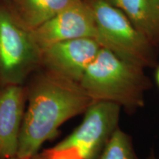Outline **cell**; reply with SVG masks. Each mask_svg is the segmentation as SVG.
I'll return each mask as SVG.
<instances>
[{"mask_svg":"<svg viewBox=\"0 0 159 159\" xmlns=\"http://www.w3.org/2000/svg\"><path fill=\"white\" fill-rule=\"evenodd\" d=\"M31 33L41 52L60 41L80 38L97 40V38L92 10L82 0L31 30Z\"/></svg>","mask_w":159,"mask_h":159,"instance_id":"6","label":"cell"},{"mask_svg":"<svg viewBox=\"0 0 159 159\" xmlns=\"http://www.w3.org/2000/svg\"><path fill=\"white\" fill-rule=\"evenodd\" d=\"M41 60V50L31 30L0 9V81L21 85Z\"/></svg>","mask_w":159,"mask_h":159,"instance_id":"5","label":"cell"},{"mask_svg":"<svg viewBox=\"0 0 159 159\" xmlns=\"http://www.w3.org/2000/svg\"><path fill=\"white\" fill-rule=\"evenodd\" d=\"M79 83L94 102L114 103L128 114L144 106L145 95L152 87L144 69L104 47L85 69Z\"/></svg>","mask_w":159,"mask_h":159,"instance_id":"2","label":"cell"},{"mask_svg":"<svg viewBox=\"0 0 159 159\" xmlns=\"http://www.w3.org/2000/svg\"><path fill=\"white\" fill-rule=\"evenodd\" d=\"M11 159H22V158H19V157H14V158H11Z\"/></svg>","mask_w":159,"mask_h":159,"instance_id":"14","label":"cell"},{"mask_svg":"<svg viewBox=\"0 0 159 159\" xmlns=\"http://www.w3.org/2000/svg\"><path fill=\"white\" fill-rule=\"evenodd\" d=\"M122 11L136 28L159 48V0H108Z\"/></svg>","mask_w":159,"mask_h":159,"instance_id":"9","label":"cell"},{"mask_svg":"<svg viewBox=\"0 0 159 159\" xmlns=\"http://www.w3.org/2000/svg\"><path fill=\"white\" fill-rule=\"evenodd\" d=\"M25 95L21 85H5L0 89V159L17 156Z\"/></svg>","mask_w":159,"mask_h":159,"instance_id":"8","label":"cell"},{"mask_svg":"<svg viewBox=\"0 0 159 159\" xmlns=\"http://www.w3.org/2000/svg\"><path fill=\"white\" fill-rule=\"evenodd\" d=\"M101 47L91 38L66 40L42 49L41 60L47 71L79 83Z\"/></svg>","mask_w":159,"mask_h":159,"instance_id":"7","label":"cell"},{"mask_svg":"<svg viewBox=\"0 0 159 159\" xmlns=\"http://www.w3.org/2000/svg\"><path fill=\"white\" fill-rule=\"evenodd\" d=\"M98 159H139L132 138L118 127L105 144Z\"/></svg>","mask_w":159,"mask_h":159,"instance_id":"11","label":"cell"},{"mask_svg":"<svg viewBox=\"0 0 159 159\" xmlns=\"http://www.w3.org/2000/svg\"><path fill=\"white\" fill-rule=\"evenodd\" d=\"M148 159H156V157H155V155H154V152L153 151H152V152H151L150 156H149Z\"/></svg>","mask_w":159,"mask_h":159,"instance_id":"13","label":"cell"},{"mask_svg":"<svg viewBox=\"0 0 159 159\" xmlns=\"http://www.w3.org/2000/svg\"><path fill=\"white\" fill-rule=\"evenodd\" d=\"M31 159H39V158H38V157L36 156H34V157H33V158H32Z\"/></svg>","mask_w":159,"mask_h":159,"instance_id":"15","label":"cell"},{"mask_svg":"<svg viewBox=\"0 0 159 159\" xmlns=\"http://www.w3.org/2000/svg\"><path fill=\"white\" fill-rule=\"evenodd\" d=\"M156 82L158 85V88H159V66H158V68L156 69Z\"/></svg>","mask_w":159,"mask_h":159,"instance_id":"12","label":"cell"},{"mask_svg":"<svg viewBox=\"0 0 159 159\" xmlns=\"http://www.w3.org/2000/svg\"><path fill=\"white\" fill-rule=\"evenodd\" d=\"M81 0H15L21 24L30 30L43 25Z\"/></svg>","mask_w":159,"mask_h":159,"instance_id":"10","label":"cell"},{"mask_svg":"<svg viewBox=\"0 0 159 159\" xmlns=\"http://www.w3.org/2000/svg\"><path fill=\"white\" fill-rule=\"evenodd\" d=\"M121 110L114 103L94 102L71 134L36 156L39 159H98L119 127Z\"/></svg>","mask_w":159,"mask_h":159,"instance_id":"4","label":"cell"},{"mask_svg":"<svg viewBox=\"0 0 159 159\" xmlns=\"http://www.w3.org/2000/svg\"><path fill=\"white\" fill-rule=\"evenodd\" d=\"M89 5L97 25V41L101 47L144 69L156 66L158 48L136 28L122 11L108 0H94Z\"/></svg>","mask_w":159,"mask_h":159,"instance_id":"3","label":"cell"},{"mask_svg":"<svg viewBox=\"0 0 159 159\" xmlns=\"http://www.w3.org/2000/svg\"><path fill=\"white\" fill-rule=\"evenodd\" d=\"M17 157L31 159L46 141L54 139L63 123L84 114L94 102L80 83L47 71L38 78L28 94Z\"/></svg>","mask_w":159,"mask_h":159,"instance_id":"1","label":"cell"}]
</instances>
